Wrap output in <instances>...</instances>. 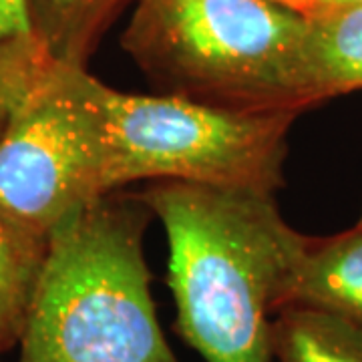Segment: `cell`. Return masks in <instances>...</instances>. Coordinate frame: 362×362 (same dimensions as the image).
I'll return each instance as SVG.
<instances>
[{"label":"cell","instance_id":"obj_1","mask_svg":"<svg viewBox=\"0 0 362 362\" xmlns=\"http://www.w3.org/2000/svg\"><path fill=\"white\" fill-rule=\"evenodd\" d=\"M141 197L168 233L183 340L206 362H270L272 314L310 238L286 223L270 189L163 180Z\"/></svg>","mask_w":362,"mask_h":362},{"label":"cell","instance_id":"obj_2","mask_svg":"<svg viewBox=\"0 0 362 362\" xmlns=\"http://www.w3.org/2000/svg\"><path fill=\"white\" fill-rule=\"evenodd\" d=\"M141 195H103L49 238L18 362H180L157 322Z\"/></svg>","mask_w":362,"mask_h":362},{"label":"cell","instance_id":"obj_3","mask_svg":"<svg viewBox=\"0 0 362 362\" xmlns=\"http://www.w3.org/2000/svg\"><path fill=\"white\" fill-rule=\"evenodd\" d=\"M308 18L266 0H137L123 49L156 85L244 111L302 113Z\"/></svg>","mask_w":362,"mask_h":362},{"label":"cell","instance_id":"obj_4","mask_svg":"<svg viewBox=\"0 0 362 362\" xmlns=\"http://www.w3.org/2000/svg\"><path fill=\"white\" fill-rule=\"evenodd\" d=\"M107 194L139 180L282 185L286 137L298 113L244 111L181 95L107 89Z\"/></svg>","mask_w":362,"mask_h":362},{"label":"cell","instance_id":"obj_5","mask_svg":"<svg viewBox=\"0 0 362 362\" xmlns=\"http://www.w3.org/2000/svg\"><path fill=\"white\" fill-rule=\"evenodd\" d=\"M107 85L47 61L0 135V211L39 235L107 195Z\"/></svg>","mask_w":362,"mask_h":362},{"label":"cell","instance_id":"obj_6","mask_svg":"<svg viewBox=\"0 0 362 362\" xmlns=\"http://www.w3.org/2000/svg\"><path fill=\"white\" fill-rule=\"evenodd\" d=\"M288 304L332 312L362 328V232L356 226L332 238L308 240Z\"/></svg>","mask_w":362,"mask_h":362},{"label":"cell","instance_id":"obj_7","mask_svg":"<svg viewBox=\"0 0 362 362\" xmlns=\"http://www.w3.org/2000/svg\"><path fill=\"white\" fill-rule=\"evenodd\" d=\"M306 18L302 57L314 105L362 89V4L328 8Z\"/></svg>","mask_w":362,"mask_h":362},{"label":"cell","instance_id":"obj_8","mask_svg":"<svg viewBox=\"0 0 362 362\" xmlns=\"http://www.w3.org/2000/svg\"><path fill=\"white\" fill-rule=\"evenodd\" d=\"M125 2L127 0H26L33 39L49 61L87 66L90 52Z\"/></svg>","mask_w":362,"mask_h":362},{"label":"cell","instance_id":"obj_9","mask_svg":"<svg viewBox=\"0 0 362 362\" xmlns=\"http://www.w3.org/2000/svg\"><path fill=\"white\" fill-rule=\"evenodd\" d=\"M278 362H362V328L332 312L288 304L272 320Z\"/></svg>","mask_w":362,"mask_h":362},{"label":"cell","instance_id":"obj_10","mask_svg":"<svg viewBox=\"0 0 362 362\" xmlns=\"http://www.w3.org/2000/svg\"><path fill=\"white\" fill-rule=\"evenodd\" d=\"M49 238L0 211V354L21 342Z\"/></svg>","mask_w":362,"mask_h":362},{"label":"cell","instance_id":"obj_11","mask_svg":"<svg viewBox=\"0 0 362 362\" xmlns=\"http://www.w3.org/2000/svg\"><path fill=\"white\" fill-rule=\"evenodd\" d=\"M47 61L35 42L0 40V135Z\"/></svg>","mask_w":362,"mask_h":362},{"label":"cell","instance_id":"obj_12","mask_svg":"<svg viewBox=\"0 0 362 362\" xmlns=\"http://www.w3.org/2000/svg\"><path fill=\"white\" fill-rule=\"evenodd\" d=\"M0 40L35 42L26 13V0H0Z\"/></svg>","mask_w":362,"mask_h":362},{"label":"cell","instance_id":"obj_13","mask_svg":"<svg viewBox=\"0 0 362 362\" xmlns=\"http://www.w3.org/2000/svg\"><path fill=\"white\" fill-rule=\"evenodd\" d=\"M312 13H320V11H328V8H342V6H356L362 4V0H310ZM308 14V16H310Z\"/></svg>","mask_w":362,"mask_h":362},{"label":"cell","instance_id":"obj_14","mask_svg":"<svg viewBox=\"0 0 362 362\" xmlns=\"http://www.w3.org/2000/svg\"><path fill=\"white\" fill-rule=\"evenodd\" d=\"M266 2H272V4H280V6H286L294 13L304 14L308 16L312 13V4L310 0H266Z\"/></svg>","mask_w":362,"mask_h":362},{"label":"cell","instance_id":"obj_15","mask_svg":"<svg viewBox=\"0 0 362 362\" xmlns=\"http://www.w3.org/2000/svg\"><path fill=\"white\" fill-rule=\"evenodd\" d=\"M356 228L362 232V216H361V220H358V223H356Z\"/></svg>","mask_w":362,"mask_h":362}]
</instances>
